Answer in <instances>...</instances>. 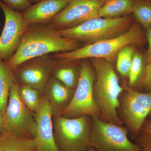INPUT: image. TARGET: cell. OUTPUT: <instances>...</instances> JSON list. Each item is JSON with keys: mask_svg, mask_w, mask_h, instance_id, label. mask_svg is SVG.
<instances>
[{"mask_svg": "<svg viewBox=\"0 0 151 151\" xmlns=\"http://www.w3.org/2000/svg\"><path fill=\"white\" fill-rule=\"evenodd\" d=\"M81 47L80 42L62 37L48 24H30L17 51L4 62L15 71L20 64L27 60L50 53L73 51Z\"/></svg>", "mask_w": 151, "mask_h": 151, "instance_id": "1", "label": "cell"}, {"mask_svg": "<svg viewBox=\"0 0 151 151\" xmlns=\"http://www.w3.org/2000/svg\"><path fill=\"white\" fill-rule=\"evenodd\" d=\"M91 65L95 72L93 86V97L100 111L99 119L119 126L124 123L118 115L119 97L124 88L119 84L112 63L102 58H91Z\"/></svg>", "mask_w": 151, "mask_h": 151, "instance_id": "2", "label": "cell"}, {"mask_svg": "<svg viewBox=\"0 0 151 151\" xmlns=\"http://www.w3.org/2000/svg\"><path fill=\"white\" fill-rule=\"evenodd\" d=\"M145 29L135 21L128 31L119 37L86 45L74 51L58 52L50 55L53 58L71 60H81L88 58H102L112 63L119 52L124 47L134 44L141 48L147 43Z\"/></svg>", "mask_w": 151, "mask_h": 151, "instance_id": "3", "label": "cell"}, {"mask_svg": "<svg viewBox=\"0 0 151 151\" xmlns=\"http://www.w3.org/2000/svg\"><path fill=\"white\" fill-rule=\"evenodd\" d=\"M135 21L132 14L115 18L96 17L75 27L57 31L62 37L75 40L86 45L119 37L128 31Z\"/></svg>", "mask_w": 151, "mask_h": 151, "instance_id": "4", "label": "cell"}, {"mask_svg": "<svg viewBox=\"0 0 151 151\" xmlns=\"http://www.w3.org/2000/svg\"><path fill=\"white\" fill-rule=\"evenodd\" d=\"M55 140L60 151H86L90 147L92 118L52 116Z\"/></svg>", "mask_w": 151, "mask_h": 151, "instance_id": "5", "label": "cell"}, {"mask_svg": "<svg viewBox=\"0 0 151 151\" xmlns=\"http://www.w3.org/2000/svg\"><path fill=\"white\" fill-rule=\"evenodd\" d=\"M81 60L80 77L73 97L58 116L72 119L86 115L99 118L100 110L93 97L95 72L91 63L86 59Z\"/></svg>", "mask_w": 151, "mask_h": 151, "instance_id": "6", "label": "cell"}, {"mask_svg": "<svg viewBox=\"0 0 151 151\" xmlns=\"http://www.w3.org/2000/svg\"><path fill=\"white\" fill-rule=\"evenodd\" d=\"M123 87L118 115L134 139L151 111V93L133 90L126 83Z\"/></svg>", "mask_w": 151, "mask_h": 151, "instance_id": "7", "label": "cell"}, {"mask_svg": "<svg viewBox=\"0 0 151 151\" xmlns=\"http://www.w3.org/2000/svg\"><path fill=\"white\" fill-rule=\"evenodd\" d=\"M90 145L96 151H142L128 137V129L91 117Z\"/></svg>", "mask_w": 151, "mask_h": 151, "instance_id": "8", "label": "cell"}, {"mask_svg": "<svg viewBox=\"0 0 151 151\" xmlns=\"http://www.w3.org/2000/svg\"><path fill=\"white\" fill-rule=\"evenodd\" d=\"M4 114L3 132L35 139L37 124L33 113L22 102L18 82L11 86Z\"/></svg>", "mask_w": 151, "mask_h": 151, "instance_id": "9", "label": "cell"}, {"mask_svg": "<svg viewBox=\"0 0 151 151\" xmlns=\"http://www.w3.org/2000/svg\"><path fill=\"white\" fill-rule=\"evenodd\" d=\"M105 3L100 0H70L48 24L56 30L75 27L90 19L99 17L98 10Z\"/></svg>", "mask_w": 151, "mask_h": 151, "instance_id": "10", "label": "cell"}, {"mask_svg": "<svg viewBox=\"0 0 151 151\" xmlns=\"http://www.w3.org/2000/svg\"><path fill=\"white\" fill-rule=\"evenodd\" d=\"M56 60L50 55L46 54L22 63L15 71L18 83L30 86L44 94Z\"/></svg>", "mask_w": 151, "mask_h": 151, "instance_id": "11", "label": "cell"}, {"mask_svg": "<svg viewBox=\"0 0 151 151\" xmlns=\"http://www.w3.org/2000/svg\"><path fill=\"white\" fill-rule=\"evenodd\" d=\"M0 8L5 16L4 27L0 36V59L6 61L17 51L30 24L23 18L22 13L9 8L1 1Z\"/></svg>", "mask_w": 151, "mask_h": 151, "instance_id": "12", "label": "cell"}, {"mask_svg": "<svg viewBox=\"0 0 151 151\" xmlns=\"http://www.w3.org/2000/svg\"><path fill=\"white\" fill-rule=\"evenodd\" d=\"M33 115L37 124V151H60L55 140L51 107L44 94L39 111Z\"/></svg>", "mask_w": 151, "mask_h": 151, "instance_id": "13", "label": "cell"}, {"mask_svg": "<svg viewBox=\"0 0 151 151\" xmlns=\"http://www.w3.org/2000/svg\"><path fill=\"white\" fill-rule=\"evenodd\" d=\"M70 0H41L22 13L29 24L50 22L63 9Z\"/></svg>", "mask_w": 151, "mask_h": 151, "instance_id": "14", "label": "cell"}, {"mask_svg": "<svg viewBox=\"0 0 151 151\" xmlns=\"http://www.w3.org/2000/svg\"><path fill=\"white\" fill-rule=\"evenodd\" d=\"M74 91L51 75L43 94L49 103L52 116L58 115L67 107L73 97Z\"/></svg>", "mask_w": 151, "mask_h": 151, "instance_id": "15", "label": "cell"}, {"mask_svg": "<svg viewBox=\"0 0 151 151\" xmlns=\"http://www.w3.org/2000/svg\"><path fill=\"white\" fill-rule=\"evenodd\" d=\"M81 60L57 58L51 75L68 88L75 90L81 73Z\"/></svg>", "mask_w": 151, "mask_h": 151, "instance_id": "16", "label": "cell"}, {"mask_svg": "<svg viewBox=\"0 0 151 151\" xmlns=\"http://www.w3.org/2000/svg\"><path fill=\"white\" fill-rule=\"evenodd\" d=\"M35 139L9 132L0 134V151H37Z\"/></svg>", "mask_w": 151, "mask_h": 151, "instance_id": "17", "label": "cell"}, {"mask_svg": "<svg viewBox=\"0 0 151 151\" xmlns=\"http://www.w3.org/2000/svg\"><path fill=\"white\" fill-rule=\"evenodd\" d=\"M135 0H110L106 2L98 11L99 17L115 18L132 13Z\"/></svg>", "mask_w": 151, "mask_h": 151, "instance_id": "18", "label": "cell"}, {"mask_svg": "<svg viewBox=\"0 0 151 151\" xmlns=\"http://www.w3.org/2000/svg\"><path fill=\"white\" fill-rule=\"evenodd\" d=\"M147 62L145 55L141 52L136 50L134 55L129 74V84L130 88L143 92L142 83L143 75Z\"/></svg>", "mask_w": 151, "mask_h": 151, "instance_id": "19", "label": "cell"}, {"mask_svg": "<svg viewBox=\"0 0 151 151\" xmlns=\"http://www.w3.org/2000/svg\"><path fill=\"white\" fill-rule=\"evenodd\" d=\"M17 82L15 71L0 59V110L4 114L7 105L11 86Z\"/></svg>", "mask_w": 151, "mask_h": 151, "instance_id": "20", "label": "cell"}, {"mask_svg": "<svg viewBox=\"0 0 151 151\" xmlns=\"http://www.w3.org/2000/svg\"><path fill=\"white\" fill-rule=\"evenodd\" d=\"M19 93L23 103L33 114L37 113L41 105L43 94L27 85L18 84Z\"/></svg>", "mask_w": 151, "mask_h": 151, "instance_id": "21", "label": "cell"}, {"mask_svg": "<svg viewBox=\"0 0 151 151\" xmlns=\"http://www.w3.org/2000/svg\"><path fill=\"white\" fill-rule=\"evenodd\" d=\"M132 15L144 29L151 27V0H135Z\"/></svg>", "mask_w": 151, "mask_h": 151, "instance_id": "22", "label": "cell"}, {"mask_svg": "<svg viewBox=\"0 0 151 151\" xmlns=\"http://www.w3.org/2000/svg\"><path fill=\"white\" fill-rule=\"evenodd\" d=\"M136 50L135 47L129 45L123 47L117 54L116 69L123 78H129L133 55Z\"/></svg>", "mask_w": 151, "mask_h": 151, "instance_id": "23", "label": "cell"}, {"mask_svg": "<svg viewBox=\"0 0 151 151\" xmlns=\"http://www.w3.org/2000/svg\"><path fill=\"white\" fill-rule=\"evenodd\" d=\"M142 151H151V120L147 118L138 135L134 139Z\"/></svg>", "mask_w": 151, "mask_h": 151, "instance_id": "24", "label": "cell"}, {"mask_svg": "<svg viewBox=\"0 0 151 151\" xmlns=\"http://www.w3.org/2000/svg\"><path fill=\"white\" fill-rule=\"evenodd\" d=\"M9 8L22 13L32 5L29 0H0Z\"/></svg>", "mask_w": 151, "mask_h": 151, "instance_id": "25", "label": "cell"}, {"mask_svg": "<svg viewBox=\"0 0 151 151\" xmlns=\"http://www.w3.org/2000/svg\"><path fill=\"white\" fill-rule=\"evenodd\" d=\"M142 88L143 92L151 93V61L146 65L143 75Z\"/></svg>", "mask_w": 151, "mask_h": 151, "instance_id": "26", "label": "cell"}, {"mask_svg": "<svg viewBox=\"0 0 151 151\" xmlns=\"http://www.w3.org/2000/svg\"><path fill=\"white\" fill-rule=\"evenodd\" d=\"M147 43L148 44V47L145 53V57L147 63L151 61V27L147 29L146 31Z\"/></svg>", "mask_w": 151, "mask_h": 151, "instance_id": "27", "label": "cell"}, {"mask_svg": "<svg viewBox=\"0 0 151 151\" xmlns=\"http://www.w3.org/2000/svg\"><path fill=\"white\" fill-rule=\"evenodd\" d=\"M4 114L0 110V134L4 130Z\"/></svg>", "mask_w": 151, "mask_h": 151, "instance_id": "28", "label": "cell"}, {"mask_svg": "<svg viewBox=\"0 0 151 151\" xmlns=\"http://www.w3.org/2000/svg\"><path fill=\"white\" fill-rule=\"evenodd\" d=\"M31 3H37L40 1L41 0H29Z\"/></svg>", "mask_w": 151, "mask_h": 151, "instance_id": "29", "label": "cell"}, {"mask_svg": "<svg viewBox=\"0 0 151 151\" xmlns=\"http://www.w3.org/2000/svg\"><path fill=\"white\" fill-rule=\"evenodd\" d=\"M86 151H96L95 150H94V148L92 147L91 146H90L89 147V148L88 149V150H87Z\"/></svg>", "mask_w": 151, "mask_h": 151, "instance_id": "30", "label": "cell"}, {"mask_svg": "<svg viewBox=\"0 0 151 151\" xmlns=\"http://www.w3.org/2000/svg\"><path fill=\"white\" fill-rule=\"evenodd\" d=\"M147 118L148 119H151V111L150 113V114H149Z\"/></svg>", "mask_w": 151, "mask_h": 151, "instance_id": "31", "label": "cell"}, {"mask_svg": "<svg viewBox=\"0 0 151 151\" xmlns=\"http://www.w3.org/2000/svg\"><path fill=\"white\" fill-rule=\"evenodd\" d=\"M100 1H102L104 2H106L110 0H100Z\"/></svg>", "mask_w": 151, "mask_h": 151, "instance_id": "32", "label": "cell"}, {"mask_svg": "<svg viewBox=\"0 0 151 151\" xmlns=\"http://www.w3.org/2000/svg\"></svg>", "mask_w": 151, "mask_h": 151, "instance_id": "33", "label": "cell"}]
</instances>
